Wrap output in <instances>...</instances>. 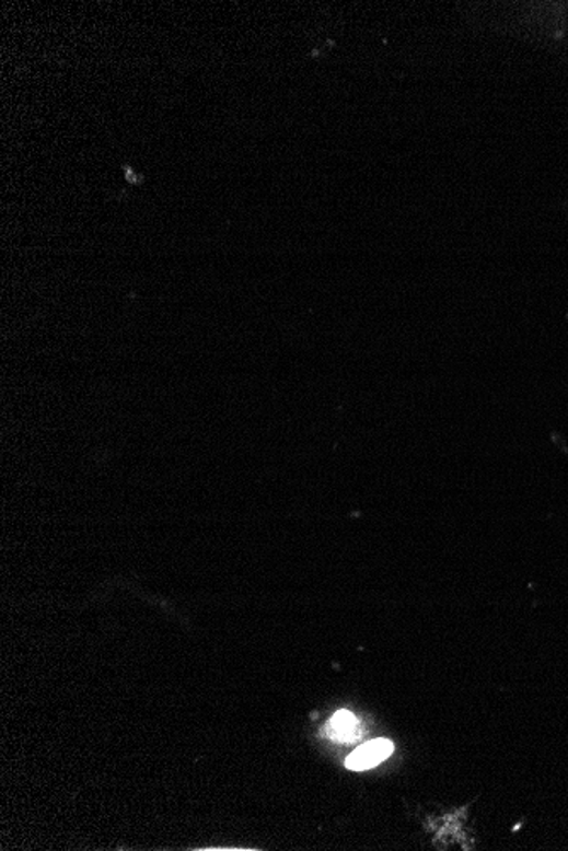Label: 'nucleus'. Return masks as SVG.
<instances>
[{
	"mask_svg": "<svg viewBox=\"0 0 568 851\" xmlns=\"http://www.w3.org/2000/svg\"><path fill=\"white\" fill-rule=\"evenodd\" d=\"M393 745L389 739H374V742L367 743L361 748L356 749L351 757L347 758L346 767L349 770H368V768L376 767L378 763H382L386 758L392 755Z\"/></svg>",
	"mask_w": 568,
	"mask_h": 851,
	"instance_id": "obj_1",
	"label": "nucleus"
},
{
	"mask_svg": "<svg viewBox=\"0 0 568 851\" xmlns=\"http://www.w3.org/2000/svg\"><path fill=\"white\" fill-rule=\"evenodd\" d=\"M327 736L337 743H355L361 736L358 719L349 711H339L327 722Z\"/></svg>",
	"mask_w": 568,
	"mask_h": 851,
	"instance_id": "obj_2",
	"label": "nucleus"
}]
</instances>
